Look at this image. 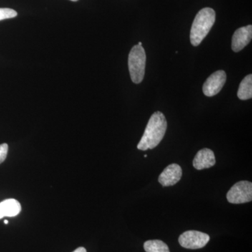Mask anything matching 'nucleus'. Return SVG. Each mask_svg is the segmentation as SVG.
Wrapping results in <instances>:
<instances>
[{"mask_svg":"<svg viewBox=\"0 0 252 252\" xmlns=\"http://www.w3.org/2000/svg\"><path fill=\"white\" fill-rule=\"evenodd\" d=\"M167 130V121L165 115L156 112L149 120L142 139L137 144V149L142 151L156 148L161 142Z\"/></svg>","mask_w":252,"mask_h":252,"instance_id":"obj_1","label":"nucleus"},{"mask_svg":"<svg viewBox=\"0 0 252 252\" xmlns=\"http://www.w3.org/2000/svg\"><path fill=\"white\" fill-rule=\"evenodd\" d=\"M216 19L215 10L204 8L197 14L190 29V43L193 46L200 45L212 29Z\"/></svg>","mask_w":252,"mask_h":252,"instance_id":"obj_2","label":"nucleus"},{"mask_svg":"<svg viewBox=\"0 0 252 252\" xmlns=\"http://www.w3.org/2000/svg\"><path fill=\"white\" fill-rule=\"evenodd\" d=\"M146 60L147 56L142 46H134L128 56V69L131 80L135 84H140L143 80Z\"/></svg>","mask_w":252,"mask_h":252,"instance_id":"obj_3","label":"nucleus"},{"mask_svg":"<svg viewBox=\"0 0 252 252\" xmlns=\"http://www.w3.org/2000/svg\"><path fill=\"white\" fill-rule=\"evenodd\" d=\"M226 198L230 203L243 204L252 200V184L249 181H240L235 184L227 193Z\"/></svg>","mask_w":252,"mask_h":252,"instance_id":"obj_4","label":"nucleus"},{"mask_svg":"<svg viewBox=\"0 0 252 252\" xmlns=\"http://www.w3.org/2000/svg\"><path fill=\"white\" fill-rule=\"evenodd\" d=\"M208 235L197 230H188L179 238V243L182 248L189 250H198L204 248L210 241Z\"/></svg>","mask_w":252,"mask_h":252,"instance_id":"obj_5","label":"nucleus"},{"mask_svg":"<svg viewBox=\"0 0 252 252\" xmlns=\"http://www.w3.org/2000/svg\"><path fill=\"white\" fill-rule=\"evenodd\" d=\"M226 81V74L224 71L219 70L214 72L203 84V94L207 97L216 95L221 91Z\"/></svg>","mask_w":252,"mask_h":252,"instance_id":"obj_6","label":"nucleus"},{"mask_svg":"<svg viewBox=\"0 0 252 252\" xmlns=\"http://www.w3.org/2000/svg\"><path fill=\"white\" fill-rule=\"evenodd\" d=\"M182 177V169L178 164L172 163L165 167L158 177V182L162 187H170L180 182Z\"/></svg>","mask_w":252,"mask_h":252,"instance_id":"obj_7","label":"nucleus"},{"mask_svg":"<svg viewBox=\"0 0 252 252\" xmlns=\"http://www.w3.org/2000/svg\"><path fill=\"white\" fill-rule=\"evenodd\" d=\"M252 26H248L239 28L235 32L232 37V49L234 52L242 51L252 40Z\"/></svg>","mask_w":252,"mask_h":252,"instance_id":"obj_8","label":"nucleus"},{"mask_svg":"<svg viewBox=\"0 0 252 252\" xmlns=\"http://www.w3.org/2000/svg\"><path fill=\"white\" fill-rule=\"evenodd\" d=\"M216 163V159L214 152L210 149H203L199 151L194 158L193 167L196 170H201L210 168Z\"/></svg>","mask_w":252,"mask_h":252,"instance_id":"obj_9","label":"nucleus"},{"mask_svg":"<svg viewBox=\"0 0 252 252\" xmlns=\"http://www.w3.org/2000/svg\"><path fill=\"white\" fill-rule=\"evenodd\" d=\"M21 211V205L15 199H7L0 203V220L5 217H16Z\"/></svg>","mask_w":252,"mask_h":252,"instance_id":"obj_10","label":"nucleus"},{"mask_svg":"<svg viewBox=\"0 0 252 252\" xmlns=\"http://www.w3.org/2000/svg\"><path fill=\"white\" fill-rule=\"evenodd\" d=\"M238 97L241 100H247L252 97V75L246 76L240 83L238 91Z\"/></svg>","mask_w":252,"mask_h":252,"instance_id":"obj_11","label":"nucleus"},{"mask_svg":"<svg viewBox=\"0 0 252 252\" xmlns=\"http://www.w3.org/2000/svg\"><path fill=\"white\" fill-rule=\"evenodd\" d=\"M146 252H170L168 246L159 240H147L144 244Z\"/></svg>","mask_w":252,"mask_h":252,"instance_id":"obj_12","label":"nucleus"},{"mask_svg":"<svg viewBox=\"0 0 252 252\" xmlns=\"http://www.w3.org/2000/svg\"><path fill=\"white\" fill-rule=\"evenodd\" d=\"M17 12L14 9L9 8H0V21L9 19L17 16Z\"/></svg>","mask_w":252,"mask_h":252,"instance_id":"obj_13","label":"nucleus"},{"mask_svg":"<svg viewBox=\"0 0 252 252\" xmlns=\"http://www.w3.org/2000/svg\"><path fill=\"white\" fill-rule=\"evenodd\" d=\"M8 150H9V146L7 144H0V164L2 163L6 160Z\"/></svg>","mask_w":252,"mask_h":252,"instance_id":"obj_14","label":"nucleus"},{"mask_svg":"<svg viewBox=\"0 0 252 252\" xmlns=\"http://www.w3.org/2000/svg\"><path fill=\"white\" fill-rule=\"evenodd\" d=\"M72 252H87V251H86L85 248L81 247V248H77V250H74V251Z\"/></svg>","mask_w":252,"mask_h":252,"instance_id":"obj_15","label":"nucleus"},{"mask_svg":"<svg viewBox=\"0 0 252 252\" xmlns=\"http://www.w3.org/2000/svg\"><path fill=\"white\" fill-rule=\"evenodd\" d=\"M8 223H9V221H8V220H4L5 224H7Z\"/></svg>","mask_w":252,"mask_h":252,"instance_id":"obj_16","label":"nucleus"},{"mask_svg":"<svg viewBox=\"0 0 252 252\" xmlns=\"http://www.w3.org/2000/svg\"><path fill=\"white\" fill-rule=\"evenodd\" d=\"M138 45L142 46V42H139Z\"/></svg>","mask_w":252,"mask_h":252,"instance_id":"obj_17","label":"nucleus"},{"mask_svg":"<svg viewBox=\"0 0 252 252\" xmlns=\"http://www.w3.org/2000/svg\"><path fill=\"white\" fill-rule=\"evenodd\" d=\"M71 1H78V0H71Z\"/></svg>","mask_w":252,"mask_h":252,"instance_id":"obj_18","label":"nucleus"},{"mask_svg":"<svg viewBox=\"0 0 252 252\" xmlns=\"http://www.w3.org/2000/svg\"><path fill=\"white\" fill-rule=\"evenodd\" d=\"M147 154H145V155H144V157L147 158Z\"/></svg>","mask_w":252,"mask_h":252,"instance_id":"obj_19","label":"nucleus"}]
</instances>
